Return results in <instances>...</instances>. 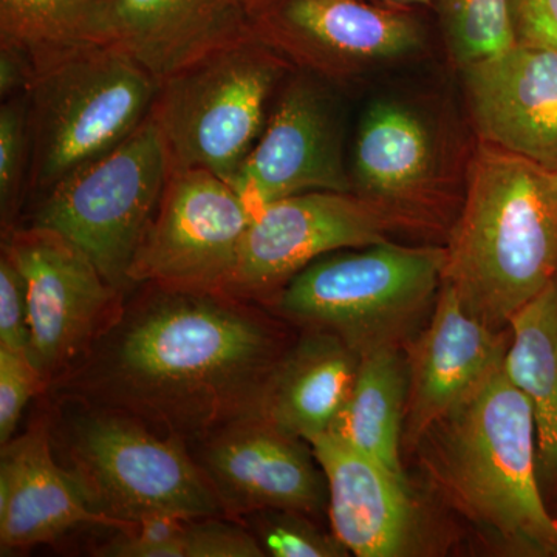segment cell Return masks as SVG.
<instances>
[{
    "label": "cell",
    "mask_w": 557,
    "mask_h": 557,
    "mask_svg": "<svg viewBox=\"0 0 557 557\" xmlns=\"http://www.w3.org/2000/svg\"><path fill=\"white\" fill-rule=\"evenodd\" d=\"M258 539L265 556L341 557L347 548L336 539L313 525L309 516L284 509H262L239 519Z\"/></svg>",
    "instance_id": "cell-27"
},
{
    "label": "cell",
    "mask_w": 557,
    "mask_h": 557,
    "mask_svg": "<svg viewBox=\"0 0 557 557\" xmlns=\"http://www.w3.org/2000/svg\"><path fill=\"white\" fill-rule=\"evenodd\" d=\"M505 355L509 380L525 395L536 426L537 478L557 508V277L515 314Z\"/></svg>",
    "instance_id": "cell-22"
},
{
    "label": "cell",
    "mask_w": 557,
    "mask_h": 557,
    "mask_svg": "<svg viewBox=\"0 0 557 557\" xmlns=\"http://www.w3.org/2000/svg\"><path fill=\"white\" fill-rule=\"evenodd\" d=\"M311 449L329 487L332 533L359 557L418 555L424 544L423 512L409 480L379 461L322 434Z\"/></svg>",
    "instance_id": "cell-17"
},
{
    "label": "cell",
    "mask_w": 557,
    "mask_h": 557,
    "mask_svg": "<svg viewBox=\"0 0 557 557\" xmlns=\"http://www.w3.org/2000/svg\"><path fill=\"white\" fill-rule=\"evenodd\" d=\"M0 44L28 54L36 73L115 44L110 0H0Z\"/></svg>",
    "instance_id": "cell-24"
},
{
    "label": "cell",
    "mask_w": 557,
    "mask_h": 557,
    "mask_svg": "<svg viewBox=\"0 0 557 557\" xmlns=\"http://www.w3.org/2000/svg\"><path fill=\"white\" fill-rule=\"evenodd\" d=\"M370 2L383 3V5L398 7V9L413 10L417 7H434V0H370Z\"/></svg>",
    "instance_id": "cell-33"
},
{
    "label": "cell",
    "mask_w": 557,
    "mask_h": 557,
    "mask_svg": "<svg viewBox=\"0 0 557 557\" xmlns=\"http://www.w3.org/2000/svg\"><path fill=\"white\" fill-rule=\"evenodd\" d=\"M47 384L33 364L28 351L0 346V445L16 435L24 410Z\"/></svg>",
    "instance_id": "cell-29"
},
{
    "label": "cell",
    "mask_w": 557,
    "mask_h": 557,
    "mask_svg": "<svg viewBox=\"0 0 557 557\" xmlns=\"http://www.w3.org/2000/svg\"><path fill=\"white\" fill-rule=\"evenodd\" d=\"M160 81L116 44L81 51L36 73L28 90L36 201L120 146L149 119Z\"/></svg>",
    "instance_id": "cell-7"
},
{
    "label": "cell",
    "mask_w": 557,
    "mask_h": 557,
    "mask_svg": "<svg viewBox=\"0 0 557 557\" xmlns=\"http://www.w3.org/2000/svg\"><path fill=\"white\" fill-rule=\"evenodd\" d=\"M408 388V358L399 347L362 351L354 387L327 434L408 480L399 456Z\"/></svg>",
    "instance_id": "cell-23"
},
{
    "label": "cell",
    "mask_w": 557,
    "mask_h": 557,
    "mask_svg": "<svg viewBox=\"0 0 557 557\" xmlns=\"http://www.w3.org/2000/svg\"><path fill=\"white\" fill-rule=\"evenodd\" d=\"M115 44L163 81L251 33L249 0H110Z\"/></svg>",
    "instance_id": "cell-20"
},
{
    "label": "cell",
    "mask_w": 557,
    "mask_h": 557,
    "mask_svg": "<svg viewBox=\"0 0 557 557\" xmlns=\"http://www.w3.org/2000/svg\"><path fill=\"white\" fill-rule=\"evenodd\" d=\"M251 33L296 70L347 83L423 49V25L409 9L370 0H267Z\"/></svg>",
    "instance_id": "cell-11"
},
{
    "label": "cell",
    "mask_w": 557,
    "mask_h": 557,
    "mask_svg": "<svg viewBox=\"0 0 557 557\" xmlns=\"http://www.w3.org/2000/svg\"><path fill=\"white\" fill-rule=\"evenodd\" d=\"M252 212L225 180L171 171L129 270L132 285L222 292Z\"/></svg>",
    "instance_id": "cell-12"
},
{
    "label": "cell",
    "mask_w": 557,
    "mask_h": 557,
    "mask_svg": "<svg viewBox=\"0 0 557 557\" xmlns=\"http://www.w3.org/2000/svg\"><path fill=\"white\" fill-rule=\"evenodd\" d=\"M443 284L494 330L557 277V174L479 141L446 242Z\"/></svg>",
    "instance_id": "cell-3"
},
{
    "label": "cell",
    "mask_w": 557,
    "mask_h": 557,
    "mask_svg": "<svg viewBox=\"0 0 557 557\" xmlns=\"http://www.w3.org/2000/svg\"><path fill=\"white\" fill-rule=\"evenodd\" d=\"M32 170V135L27 95L0 104V226L2 237L21 225L28 200Z\"/></svg>",
    "instance_id": "cell-26"
},
{
    "label": "cell",
    "mask_w": 557,
    "mask_h": 557,
    "mask_svg": "<svg viewBox=\"0 0 557 557\" xmlns=\"http://www.w3.org/2000/svg\"><path fill=\"white\" fill-rule=\"evenodd\" d=\"M36 79V67L30 58L16 47L0 44V98L27 95Z\"/></svg>",
    "instance_id": "cell-32"
},
{
    "label": "cell",
    "mask_w": 557,
    "mask_h": 557,
    "mask_svg": "<svg viewBox=\"0 0 557 557\" xmlns=\"http://www.w3.org/2000/svg\"><path fill=\"white\" fill-rule=\"evenodd\" d=\"M228 518L262 509L314 516L329 505V487L310 443L259 416L242 418L189 446Z\"/></svg>",
    "instance_id": "cell-15"
},
{
    "label": "cell",
    "mask_w": 557,
    "mask_h": 557,
    "mask_svg": "<svg viewBox=\"0 0 557 557\" xmlns=\"http://www.w3.org/2000/svg\"><path fill=\"white\" fill-rule=\"evenodd\" d=\"M27 285L28 354L47 391L90 354L120 317L126 293L94 260L54 231L20 225L2 237Z\"/></svg>",
    "instance_id": "cell-9"
},
{
    "label": "cell",
    "mask_w": 557,
    "mask_h": 557,
    "mask_svg": "<svg viewBox=\"0 0 557 557\" xmlns=\"http://www.w3.org/2000/svg\"><path fill=\"white\" fill-rule=\"evenodd\" d=\"M0 346L21 351L30 346L27 285L5 251L0 252Z\"/></svg>",
    "instance_id": "cell-30"
},
{
    "label": "cell",
    "mask_w": 557,
    "mask_h": 557,
    "mask_svg": "<svg viewBox=\"0 0 557 557\" xmlns=\"http://www.w3.org/2000/svg\"><path fill=\"white\" fill-rule=\"evenodd\" d=\"M168 177L170 163L149 115L115 149L33 201L27 225L64 236L94 260L113 287L129 295L131 265Z\"/></svg>",
    "instance_id": "cell-8"
},
{
    "label": "cell",
    "mask_w": 557,
    "mask_h": 557,
    "mask_svg": "<svg viewBox=\"0 0 557 557\" xmlns=\"http://www.w3.org/2000/svg\"><path fill=\"white\" fill-rule=\"evenodd\" d=\"M348 174L351 190L383 208L405 231L440 228L458 201L456 164L442 132L408 102L370 106Z\"/></svg>",
    "instance_id": "cell-13"
},
{
    "label": "cell",
    "mask_w": 557,
    "mask_h": 557,
    "mask_svg": "<svg viewBox=\"0 0 557 557\" xmlns=\"http://www.w3.org/2000/svg\"><path fill=\"white\" fill-rule=\"evenodd\" d=\"M295 70L249 35L161 81L150 119L170 172L205 170L233 182Z\"/></svg>",
    "instance_id": "cell-6"
},
{
    "label": "cell",
    "mask_w": 557,
    "mask_h": 557,
    "mask_svg": "<svg viewBox=\"0 0 557 557\" xmlns=\"http://www.w3.org/2000/svg\"><path fill=\"white\" fill-rule=\"evenodd\" d=\"M401 225L354 190H313L252 214L239 259L222 293L267 307L314 260L388 240Z\"/></svg>",
    "instance_id": "cell-10"
},
{
    "label": "cell",
    "mask_w": 557,
    "mask_h": 557,
    "mask_svg": "<svg viewBox=\"0 0 557 557\" xmlns=\"http://www.w3.org/2000/svg\"><path fill=\"white\" fill-rule=\"evenodd\" d=\"M262 547L240 520L193 519L185 536L175 541L170 557H262Z\"/></svg>",
    "instance_id": "cell-28"
},
{
    "label": "cell",
    "mask_w": 557,
    "mask_h": 557,
    "mask_svg": "<svg viewBox=\"0 0 557 557\" xmlns=\"http://www.w3.org/2000/svg\"><path fill=\"white\" fill-rule=\"evenodd\" d=\"M518 42L557 50V0H511Z\"/></svg>",
    "instance_id": "cell-31"
},
{
    "label": "cell",
    "mask_w": 557,
    "mask_h": 557,
    "mask_svg": "<svg viewBox=\"0 0 557 557\" xmlns=\"http://www.w3.org/2000/svg\"><path fill=\"white\" fill-rule=\"evenodd\" d=\"M412 446L432 493L494 544L516 556L557 557L533 412L505 361Z\"/></svg>",
    "instance_id": "cell-2"
},
{
    "label": "cell",
    "mask_w": 557,
    "mask_h": 557,
    "mask_svg": "<svg viewBox=\"0 0 557 557\" xmlns=\"http://www.w3.org/2000/svg\"><path fill=\"white\" fill-rule=\"evenodd\" d=\"M461 75L479 141L557 174V50L518 42Z\"/></svg>",
    "instance_id": "cell-16"
},
{
    "label": "cell",
    "mask_w": 557,
    "mask_h": 557,
    "mask_svg": "<svg viewBox=\"0 0 557 557\" xmlns=\"http://www.w3.org/2000/svg\"><path fill=\"white\" fill-rule=\"evenodd\" d=\"M445 247L381 242L314 260L267 309L288 324L335 333L359 355L401 346L437 300Z\"/></svg>",
    "instance_id": "cell-5"
},
{
    "label": "cell",
    "mask_w": 557,
    "mask_h": 557,
    "mask_svg": "<svg viewBox=\"0 0 557 557\" xmlns=\"http://www.w3.org/2000/svg\"><path fill=\"white\" fill-rule=\"evenodd\" d=\"M49 417L54 456L98 515L228 518L183 440L76 398L51 397Z\"/></svg>",
    "instance_id": "cell-4"
},
{
    "label": "cell",
    "mask_w": 557,
    "mask_h": 557,
    "mask_svg": "<svg viewBox=\"0 0 557 557\" xmlns=\"http://www.w3.org/2000/svg\"><path fill=\"white\" fill-rule=\"evenodd\" d=\"M359 358L335 333L304 329L271 372L258 416L309 443L327 434L354 387Z\"/></svg>",
    "instance_id": "cell-21"
},
{
    "label": "cell",
    "mask_w": 557,
    "mask_h": 557,
    "mask_svg": "<svg viewBox=\"0 0 557 557\" xmlns=\"http://www.w3.org/2000/svg\"><path fill=\"white\" fill-rule=\"evenodd\" d=\"M321 81L300 70L285 79L262 137L230 183L252 214L298 194L351 190L338 113Z\"/></svg>",
    "instance_id": "cell-14"
},
{
    "label": "cell",
    "mask_w": 557,
    "mask_h": 557,
    "mask_svg": "<svg viewBox=\"0 0 557 557\" xmlns=\"http://www.w3.org/2000/svg\"><path fill=\"white\" fill-rule=\"evenodd\" d=\"M127 523V522H126ZM126 523L98 515L54 456L49 412L35 418L0 453L2 556L50 544L73 530Z\"/></svg>",
    "instance_id": "cell-18"
},
{
    "label": "cell",
    "mask_w": 557,
    "mask_h": 557,
    "mask_svg": "<svg viewBox=\"0 0 557 557\" xmlns=\"http://www.w3.org/2000/svg\"><path fill=\"white\" fill-rule=\"evenodd\" d=\"M509 341L511 329H491L442 284L431 321L408 355L405 440L410 446L505 361Z\"/></svg>",
    "instance_id": "cell-19"
},
{
    "label": "cell",
    "mask_w": 557,
    "mask_h": 557,
    "mask_svg": "<svg viewBox=\"0 0 557 557\" xmlns=\"http://www.w3.org/2000/svg\"><path fill=\"white\" fill-rule=\"evenodd\" d=\"M553 515H555L557 519V508L555 509V511H553Z\"/></svg>",
    "instance_id": "cell-35"
},
{
    "label": "cell",
    "mask_w": 557,
    "mask_h": 557,
    "mask_svg": "<svg viewBox=\"0 0 557 557\" xmlns=\"http://www.w3.org/2000/svg\"><path fill=\"white\" fill-rule=\"evenodd\" d=\"M83 361L49 387L127 413L196 445L258 416L278 359L292 346L284 319L222 292L145 284Z\"/></svg>",
    "instance_id": "cell-1"
},
{
    "label": "cell",
    "mask_w": 557,
    "mask_h": 557,
    "mask_svg": "<svg viewBox=\"0 0 557 557\" xmlns=\"http://www.w3.org/2000/svg\"><path fill=\"white\" fill-rule=\"evenodd\" d=\"M267 0H249V7H251V16H252V13H255L256 10L259 9L260 5H263V3H265Z\"/></svg>",
    "instance_id": "cell-34"
},
{
    "label": "cell",
    "mask_w": 557,
    "mask_h": 557,
    "mask_svg": "<svg viewBox=\"0 0 557 557\" xmlns=\"http://www.w3.org/2000/svg\"><path fill=\"white\" fill-rule=\"evenodd\" d=\"M434 7L449 57L460 70L518 44L511 0H434Z\"/></svg>",
    "instance_id": "cell-25"
}]
</instances>
